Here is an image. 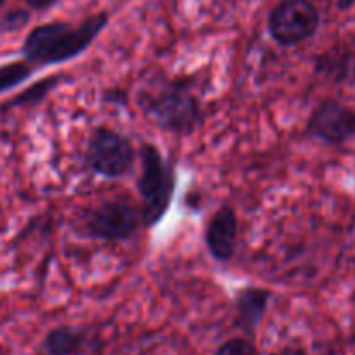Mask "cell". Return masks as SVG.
<instances>
[{
    "label": "cell",
    "mask_w": 355,
    "mask_h": 355,
    "mask_svg": "<svg viewBox=\"0 0 355 355\" xmlns=\"http://www.w3.org/2000/svg\"><path fill=\"white\" fill-rule=\"evenodd\" d=\"M138 105L148 121L178 136L190 135L202 121V107L190 80H153L139 91Z\"/></svg>",
    "instance_id": "obj_1"
},
{
    "label": "cell",
    "mask_w": 355,
    "mask_h": 355,
    "mask_svg": "<svg viewBox=\"0 0 355 355\" xmlns=\"http://www.w3.org/2000/svg\"><path fill=\"white\" fill-rule=\"evenodd\" d=\"M108 25V15L100 12L80 25L71 26L68 23H46L28 33L23 46L30 64H61L80 56L91 47L96 37Z\"/></svg>",
    "instance_id": "obj_2"
},
{
    "label": "cell",
    "mask_w": 355,
    "mask_h": 355,
    "mask_svg": "<svg viewBox=\"0 0 355 355\" xmlns=\"http://www.w3.org/2000/svg\"><path fill=\"white\" fill-rule=\"evenodd\" d=\"M141 173L138 178V192L141 197V216L145 227H155L173 202L176 176L169 162L155 145L143 143L139 150Z\"/></svg>",
    "instance_id": "obj_3"
},
{
    "label": "cell",
    "mask_w": 355,
    "mask_h": 355,
    "mask_svg": "<svg viewBox=\"0 0 355 355\" xmlns=\"http://www.w3.org/2000/svg\"><path fill=\"white\" fill-rule=\"evenodd\" d=\"M85 159L94 173L115 180L132 169L136 152L124 135L110 128H96L89 138Z\"/></svg>",
    "instance_id": "obj_4"
},
{
    "label": "cell",
    "mask_w": 355,
    "mask_h": 355,
    "mask_svg": "<svg viewBox=\"0 0 355 355\" xmlns=\"http://www.w3.org/2000/svg\"><path fill=\"white\" fill-rule=\"evenodd\" d=\"M319 11L309 0H284L272 11L268 30L275 42L291 47L309 40L319 28Z\"/></svg>",
    "instance_id": "obj_5"
},
{
    "label": "cell",
    "mask_w": 355,
    "mask_h": 355,
    "mask_svg": "<svg viewBox=\"0 0 355 355\" xmlns=\"http://www.w3.org/2000/svg\"><path fill=\"white\" fill-rule=\"evenodd\" d=\"M143 225L141 209L124 200H108L89 214L85 227L93 237L108 242L128 241Z\"/></svg>",
    "instance_id": "obj_6"
},
{
    "label": "cell",
    "mask_w": 355,
    "mask_h": 355,
    "mask_svg": "<svg viewBox=\"0 0 355 355\" xmlns=\"http://www.w3.org/2000/svg\"><path fill=\"white\" fill-rule=\"evenodd\" d=\"M306 132L326 145H345L355 138V110L336 100L322 101L313 108Z\"/></svg>",
    "instance_id": "obj_7"
},
{
    "label": "cell",
    "mask_w": 355,
    "mask_h": 355,
    "mask_svg": "<svg viewBox=\"0 0 355 355\" xmlns=\"http://www.w3.org/2000/svg\"><path fill=\"white\" fill-rule=\"evenodd\" d=\"M239 235V221L237 214L230 206H223L214 211L209 218L204 234L206 248L209 254L216 261L227 263L235 254Z\"/></svg>",
    "instance_id": "obj_8"
},
{
    "label": "cell",
    "mask_w": 355,
    "mask_h": 355,
    "mask_svg": "<svg viewBox=\"0 0 355 355\" xmlns=\"http://www.w3.org/2000/svg\"><path fill=\"white\" fill-rule=\"evenodd\" d=\"M315 70L334 84L355 85V37L341 40L320 54L315 61Z\"/></svg>",
    "instance_id": "obj_9"
},
{
    "label": "cell",
    "mask_w": 355,
    "mask_h": 355,
    "mask_svg": "<svg viewBox=\"0 0 355 355\" xmlns=\"http://www.w3.org/2000/svg\"><path fill=\"white\" fill-rule=\"evenodd\" d=\"M272 293L265 288H244L235 298V324L245 333L252 334L261 322Z\"/></svg>",
    "instance_id": "obj_10"
},
{
    "label": "cell",
    "mask_w": 355,
    "mask_h": 355,
    "mask_svg": "<svg viewBox=\"0 0 355 355\" xmlns=\"http://www.w3.org/2000/svg\"><path fill=\"white\" fill-rule=\"evenodd\" d=\"M85 345L84 331L70 326L54 327L44 340L47 355H78Z\"/></svg>",
    "instance_id": "obj_11"
},
{
    "label": "cell",
    "mask_w": 355,
    "mask_h": 355,
    "mask_svg": "<svg viewBox=\"0 0 355 355\" xmlns=\"http://www.w3.org/2000/svg\"><path fill=\"white\" fill-rule=\"evenodd\" d=\"M33 73V68L25 61H16V63L2 64L0 67V94L6 91L18 87L25 80H28Z\"/></svg>",
    "instance_id": "obj_12"
},
{
    "label": "cell",
    "mask_w": 355,
    "mask_h": 355,
    "mask_svg": "<svg viewBox=\"0 0 355 355\" xmlns=\"http://www.w3.org/2000/svg\"><path fill=\"white\" fill-rule=\"evenodd\" d=\"M60 82V77H49V78H44V80L37 82L33 84L32 87H28L25 93L19 94L12 105H35L39 101H42L47 94L51 93V89L56 87V84Z\"/></svg>",
    "instance_id": "obj_13"
},
{
    "label": "cell",
    "mask_w": 355,
    "mask_h": 355,
    "mask_svg": "<svg viewBox=\"0 0 355 355\" xmlns=\"http://www.w3.org/2000/svg\"><path fill=\"white\" fill-rule=\"evenodd\" d=\"M214 355H258V352L248 338H232L220 345Z\"/></svg>",
    "instance_id": "obj_14"
},
{
    "label": "cell",
    "mask_w": 355,
    "mask_h": 355,
    "mask_svg": "<svg viewBox=\"0 0 355 355\" xmlns=\"http://www.w3.org/2000/svg\"><path fill=\"white\" fill-rule=\"evenodd\" d=\"M28 19H30L28 12L18 9V11H12L9 12V15H6V18L2 19V23H0V28L4 30V32H15V30L23 28V26L28 23Z\"/></svg>",
    "instance_id": "obj_15"
},
{
    "label": "cell",
    "mask_w": 355,
    "mask_h": 355,
    "mask_svg": "<svg viewBox=\"0 0 355 355\" xmlns=\"http://www.w3.org/2000/svg\"><path fill=\"white\" fill-rule=\"evenodd\" d=\"M60 0H26V4L32 9H39V11H44V9H49L51 6H54Z\"/></svg>",
    "instance_id": "obj_16"
},
{
    "label": "cell",
    "mask_w": 355,
    "mask_h": 355,
    "mask_svg": "<svg viewBox=\"0 0 355 355\" xmlns=\"http://www.w3.org/2000/svg\"><path fill=\"white\" fill-rule=\"evenodd\" d=\"M272 355H309V354H306V352L303 350V348L284 347V348H281V350L274 352V354H272Z\"/></svg>",
    "instance_id": "obj_17"
},
{
    "label": "cell",
    "mask_w": 355,
    "mask_h": 355,
    "mask_svg": "<svg viewBox=\"0 0 355 355\" xmlns=\"http://www.w3.org/2000/svg\"><path fill=\"white\" fill-rule=\"evenodd\" d=\"M354 4H355V0H336L338 9H341V11H348Z\"/></svg>",
    "instance_id": "obj_18"
},
{
    "label": "cell",
    "mask_w": 355,
    "mask_h": 355,
    "mask_svg": "<svg viewBox=\"0 0 355 355\" xmlns=\"http://www.w3.org/2000/svg\"><path fill=\"white\" fill-rule=\"evenodd\" d=\"M4 4H6V0H0V8H2Z\"/></svg>",
    "instance_id": "obj_19"
}]
</instances>
